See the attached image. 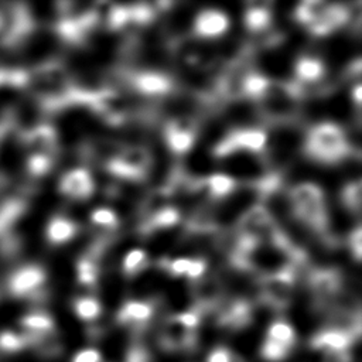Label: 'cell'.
Masks as SVG:
<instances>
[{"instance_id": "6da1fadb", "label": "cell", "mask_w": 362, "mask_h": 362, "mask_svg": "<svg viewBox=\"0 0 362 362\" xmlns=\"http://www.w3.org/2000/svg\"><path fill=\"white\" fill-rule=\"evenodd\" d=\"M287 195L291 215L310 230L325 238L328 232V208L322 188L314 182H300Z\"/></svg>"}, {"instance_id": "7a4b0ae2", "label": "cell", "mask_w": 362, "mask_h": 362, "mask_svg": "<svg viewBox=\"0 0 362 362\" xmlns=\"http://www.w3.org/2000/svg\"><path fill=\"white\" fill-rule=\"evenodd\" d=\"M305 156L324 164H337L351 153L345 130L334 122H321L308 129L304 140Z\"/></svg>"}, {"instance_id": "3957f363", "label": "cell", "mask_w": 362, "mask_h": 362, "mask_svg": "<svg viewBox=\"0 0 362 362\" xmlns=\"http://www.w3.org/2000/svg\"><path fill=\"white\" fill-rule=\"evenodd\" d=\"M296 287V266L262 274L259 279V297L269 307L283 311L293 300Z\"/></svg>"}, {"instance_id": "277c9868", "label": "cell", "mask_w": 362, "mask_h": 362, "mask_svg": "<svg viewBox=\"0 0 362 362\" xmlns=\"http://www.w3.org/2000/svg\"><path fill=\"white\" fill-rule=\"evenodd\" d=\"M153 165V156L144 146H123L120 153L103 170L129 181H143Z\"/></svg>"}, {"instance_id": "5b68a950", "label": "cell", "mask_w": 362, "mask_h": 362, "mask_svg": "<svg viewBox=\"0 0 362 362\" xmlns=\"http://www.w3.org/2000/svg\"><path fill=\"white\" fill-rule=\"evenodd\" d=\"M120 85H127L136 93L147 98H163L175 90V81L160 71H117Z\"/></svg>"}, {"instance_id": "8992f818", "label": "cell", "mask_w": 362, "mask_h": 362, "mask_svg": "<svg viewBox=\"0 0 362 362\" xmlns=\"http://www.w3.org/2000/svg\"><path fill=\"white\" fill-rule=\"evenodd\" d=\"M307 284L313 297V305L318 310H328L339 298L344 287V279L337 269H315L310 272Z\"/></svg>"}, {"instance_id": "52a82bcc", "label": "cell", "mask_w": 362, "mask_h": 362, "mask_svg": "<svg viewBox=\"0 0 362 362\" xmlns=\"http://www.w3.org/2000/svg\"><path fill=\"white\" fill-rule=\"evenodd\" d=\"M47 281L45 270L40 264L28 263L17 267L7 279V291L17 298L41 300Z\"/></svg>"}, {"instance_id": "ba28073f", "label": "cell", "mask_w": 362, "mask_h": 362, "mask_svg": "<svg viewBox=\"0 0 362 362\" xmlns=\"http://www.w3.org/2000/svg\"><path fill=\"white\" fill-rule=\"evenodd\" d=\"M267 143V134L260 127L235 129L229 132L214 148V154L218 158L230 156L236 151H249L259 154L264 150Z\"/></svg>"}, {"instance_id": "9c48e42d", "label": "cell", "mask_w": 362, "mask_h": 362, "mask_svg": "<svg viewBox=\"0 0 362 362\" xmlns=\"http://www.w3.org/2000/svg\"><path fill=\"white\" fill-rule=\"evenodd\" d=\"M158 344L167 352H194L198 337L194 329L184 327L175 315H170L160 329Z\"/></svg>"}, {"instance_id": "30bf717a", "label": "cell", "mask_w": 362, "mask_h": 362, "mask_svg": "<svg viewBox=\"0 0 362 362\" xmlns=\"http://www.w3.org/2000/svg\"><path fill=\"white\" fill-rule=\"evenodd\" d=\"M198 122L189 115L173 117L164 127V139L174 154L187 153L195 143Z\"/></svg>"}, {"instance_id": "8fae6325", "label": "cell", "mask_w": 362, "mask_h": 362, "mask_svg": "<svg viewBox=\"0 0 362 362\" xmlns=\"http://www.w3.org/2000/svg\"><path fill=\"white\" fill-rule=\"evenodd\" d=\"M21 136L25 154H42L57 158L58 134L51 124L38 123L25 130Z\"/></svg>"}, {"instance_id": "7c38bea8", "label": "cell", "mask_w": 362, "mask_h": 362, "mask_svg": "<svg viewBox=\"0 0 362 362\" xmlns=\"http://www.w3.org/2000/svg\"><path fill=\"white\" fill-rule=\"evenodd\" d=\"M216 324L229 331H239L252 322V304L245 298L223 300L216 308Z\"/></svg>"}, {"instance_id": "4fadbf2b", "label": "cell", "mask_w": 362, "mask_h": 362, "mask_svg": "<svg viewBox=\"0 0 362 362\" xmlns=\"http://www.w3.org/2000/svg\"><path fill=\"white\" fill-rule=\"evenodd\" d=\"M194 308L202 315L205 313H215L225 300V288L218 277H201L192 284Z\"/></svg>"}, {"instance_id": "5bb4252c", "label": "cell", "mask_w": 362, "mask_h": 362, "mask_svg": "<svg viewBox=\"0 0 362 362\" xmlns=\"http://www.w3.org/2000/svg\"><path fill=\"white\" fill-rule=\"evenodd\" d=\"M154 303L147 300H129L126 301L116 314V321L133 331L139 337L147 329L148 322L154 315Z\"/></svg>"}, {"instance_id": "9a60e30c", "label": "cell", "mask_w": 362, "mask_h": 362, "mask_svg": "<svg viewBox=\"0 0 362 362\" xmlns=\"http://www.w3.org/2000/svg\"><path fill=\"white\" fill-rule=\"evenodd\" d=\"M354 341L355 338L349 332L339 328L327 327L311 337L310 346L322 355H334L349 352Z\"/></svg>"}, {"instance_id": "2e32d148", "label": "cell", "mask_w": 362, "mask_h": 362, "mask_svg": "<svg viewBox=\"0 0 362 362\" xmlns=\"http://www.w3.org/2000/svg\"><path fill=\"white\" fill-rule=\"evenodd\" d=\"M58 188L71 199H86L95 191V181L86 168L76 167L62 174Z\"/></svg>"}, {"instance_id": "e0dca14e", "label": "cell", "mask_w": 362, "mask_h": 362, "mask_svg": "<svg viewBox=\"0 0 362 362\" xmlns=\"http://www.w3.org/2000/svg\"><path fill=\"white\" fill-rule=\"evenodd\" d=\"M229 24V17L223 11L205 8L197 14L192 31L201 38H216L228 31Z\"/></svg>"}, {"instance_id": "ac0fdd59", "label": "cell", "mask_w": 362, "mask_h": 362, "mask_svg": "<svg viewBox=\"0 0 362 362\" xmlns=\"http://www.w3.org/2000/svg\"><path fill=\"white\" fill-rule=\"evenodd\" d=\"M351 18V10L349 7L344 4H328V8L324 11V14L315 20L311 25L307 27V30L317 37H324L335 30L344 27Z\"/></svg>"}, {"instance_id": "d6986e66", "label": "cell", "mask_w": 362, "mask_h": 362, "mask_svg": "<svg viewBox=\"0 0 362 362\" xmlns=\"http://www.w3.org/2000/svg\"><path fill=\"white\" fill-rule=\"evenodd\" d=\"M20 325L23 328V334L27 337L28 346L40 338L55 334L54 320L51 318L49 314L44 311H33L25 314L21 318Z\"/></svg>"}, {"instance_id": "ffe728a7", "label": "cell", "mask_w": 362, "mask_h": 362, "mask_svg": "<svg viewBox=\"0 0 362 362\" xmlns=\"http://www.w3.org/2000/svg\"><path fill=\"white\" fill-rule=\"evenodd\" d=\"M325 76L324 62L311 55H303L297 58L294 65V82L298 85H317Z\"/></svg>"}, {"instance_id": "44dd1931", "label": "cell", "mask_w": 362, "mask_h": 362, "mask_svg": "<svg viewBox=\"0 0 362 362\" xmlns=\"http://www.w3.org/2000/svg\"><path fill=\"white\" fill-rule=\"evenodd\" d=\"M78 233V225L71 218L64 215L52 216L45 228L47 240L51 245H62L75 238Z\"/></svg>"}, {"instance_id": "7402d4cb", "label": "cell", "mask_w": 362, "mask_h": 362, "mask_svg": "<svg viewBox=\"0 0 362 362\" xmlns=\"http://www.w3.org/2000/svg\"><path fill=\"white\" fill-rule=\"evenodd\" d=\"M243 24L252 34L266 31L272 24V11L264 3H250L243 14Z\"/></svg>"}, {"instance_id": "603a6c76", "label": "cell", "mask_w": 362, "mask_h": 362, "mask_svg": "<svg viewBox=\"0 0 362 362\" xmlns=\"http://www.w3.org/2000/svg\"><path fill=\"white\" fill-rule=\"evenodd\" d=\"M181 219L180 211L174 206L165 205L156 212L150 214L146 216L144 222L141 223V230L143 232H154L160 229H168L175 226Z\"/></svg>"}, {"instance_id": "cb8c5ba5", "label": "cell", "mask_w": 362, "mask_h": 362, "mask_svg": "<svg viewBox=\"0 0 362 362\" xmlns=\"http://www.w3.org/2000/svg\"><path fill=\"white\" fill-rule=\"evenodd\" d=\"M270 81L267 76L256 71H249L242 81V98H247L253 102H259L266 93Z\"/></svg>"}, {"instance_id": "d4e9b609", "label": "cell", "mask_w": 362, "mask_h": 362, "mask_svg": "<svg viewBox=\"0 0 362 362\" xmlns=\"http://www.w3.org/2000/svg\"><path fill=\"white\" fill-rule=\"evenodd\" d=\"M328 4L327 1H321V0H305V1H301L297 7H296V11H294V20L304 25L305 28L308 25H311L315 20H318L324 11L328 8Z\"/></svg>"}, {"instance_id": "484cf974", "label": "cell", "mask_w": 362, "mask_h": 362, "mask_svg": "<svg viewBox=\"0 0 362 362\" xmlns=\"http://www.w3.org/2000/svg\"><path fill=\"white\" fill-rule=\"evenodd\" d=\"M202 185L206 187L212 198H226L233 194L238 182L235 178L226 174H211L209 177L202 180Z\"/></svg>"}, {"instance_id": "4316f807", "label": "cell", "mask_w": 362, "mask_h": 362, "mask_svg": "<svg viewBox=\"0 0 362 362\" xmlns=\"http://www.w3.org/2000/svg\"><path fill=\"white\" fill-rule=\"evenodd\" d=\"M266 339H270L273 342H277L283 346H287L293 351L296 345V332L291 328V325L283 320H277L270 324L267 328Z\"/></svg>"}, {"instance_id": "83f0119b", "label": "cell", "mask_w": 362, "mask_h": 362, "mask_svg": "<svg viewBox=\"0 0 362 362\" xmlns=\"http://www.w3.org/2000/svg\"><path fill=\"white\" fill-rule=\"evenodd\" d=\"M72 307H74V311L75 314L83 320V321H92V320H96L100 313H102V307H100V303L92 297V296H81V297H76L72 303Z\"/></svg>"}, {"instance_id": "f1b7e54d", "label": "cell", "mask_w": 362, "mask_h": 362, "mask_svg": "<svg viewBox=\"0 0 362 362\" xmlns=\"http://www.w3.org/2000/svg\"><path fill=\"white\" fill-rule=\"evenodd\" d=\"M55 160V157L42 154H25V170L30 177L41 178L52 170Z\"/></svg>"}, {"instance_id": "f546056e", "label": "cell", "mask_w": 362, "mask_h": 362, "mask_svg": "<svg viewBox=\"0 0 362 362\" xmlns=\"http://www.w3.org/2000/svg\"><path fill=\"white\" fill-rule=\"evenodd\" d=\"M148 263L147 253L143 249L134 247L126 253L122 260V270L126 276H134L140 273Z\"/></svg>"}, {"instance_id": "4dcf8cb0", "label": "cell", "mask_w": 362, "mask_h": 362, "mask_svg": "<svg viewBox=\"0 0 362 362\" xmlns=\"http://www.w3.org/2000/svg\"><path fill=\"white\" fill-rule=\"evenodd\" d=\"M341 201L344 206L354 215L361 212V181H352L346 184L341 191Z\"/></svg>"}, {"instance_id": "1f68e13d", "label": "cell", "mask_w": 362, "mask_h": 362, "mask_svg": "<svg viewBox=\"0 0 362 362\" xmlns=\"http://www.w3.org/2000/svg\"><path fill=\"white\" fill-rule=\"evenodd\" d=\"M28 346L27 337L23 332L4 329L0 332V351L6 354L18 352Z\"/></svg>"}, {"instance_id": "d6a6232c", "label": "cell", "mask_w": 362, "mask_h": 362, "mask_svg": "<svg viewBox=\"0 0 362 362\" xmlns=\"http://www.w3.org/2000/svg\"><path fill=\"white\" fill-rule=\"evenodd\" d=\"M290 352H291L290 348L283 346V345H280L277 342H273L270 339H264V342L262 345V349H260L262 358L267 362H281L290 355Z\"/></svg>"}, {"instance_id": "836d02e7", "label": "cell", "mask_w": 362, "mask_h": 362, "mask_svg": "<svg viewBox=\"0 0 362 362\" xmlns=\"http://www.w3.org/2000/svg\"><path fill=\"white\" fill-rule=\"evenodd\" d=\"M90 222L100 228L115 229L119 225V218L115 211L110 208H96L90 212Z\"/></svg>"}, {"instance_id": "e575fe53", "label": "cell", "mask_w": 362, "mask_h": 362, "mask_svg": "<svg viewBox=\"0 0 362 362\" xmlns=\"http://www.w3.org/2000/svg\"><path fill=\"white\" fill-rule=\"evenodd\" d=\"M189 264H191L189 257H175L173 260H163L161 262V266L170 274H173V276H185V277H187Z\"/></svg>"}, {"instance_id": "d590c367", "label": "cell", "mask_w": 362, "mask_h": 362, "mask_svg": "<svg viewBox=\"0 0 362 362\" xmlns=\"http://www.w3.org/2000/svg\"><path fill=\"white\" fill-rule=\"evenodd\" d=\"M362 230H361V226H356L351 233H349V238H348V243H349V249H351V253L354 255V259L355 262H359L361 260V250H362Z\"/></svg>"}, {"instance_id": "8d00e7d4", "label": "cell", "mask_w": 362, "mask_h": 362, "mask_svg": "<svg viewBox=\"0 0 362 362\" xmlns=\"http://www.w3.org/2000/svg\"><path fill=\"white\" fill-rule=\"evenodd\" d=\"M232 356H233V352L229 348L216 346L209 352L206 362H232Z\"/></svg>"}, {"instance_id": "74e56055", "label": "cell", "mask_w": 362, "mask_h": 362, "mask_svg": "<svg viewBox=\"0 0 362 362\" xmlns=\"http://www.w3.org/2000/svg\"><path fill=\"white\" fill-rule=\"evenodd\" d=\"M71 362H102V356L95 348H85L75 354Z\"/></svg>"}, {"instance_id": "f35d334b", "label": "cell", "mask_w": 362, "mask_h": 362, "mask_svg": "<svg viewBox=\"0 0 362 362\" xmlns=\"http://www.w3.org/2000/svg\"><path fill=\"white\" fill-rule=\"evenodd\" d=\"M352 99H354V103L356 105V107H359L361 106V100H362V88H361V83L358 82V83H355L354 86H352Z\"/></svg>"}, {"instance_id": "ab89813d", "label": "cell", "mask_w": 362, "mask_h": 362, "mask_svg": "<svg viewBox=\"0 0 362 362\" xmlns=\"http://www.w3.org/2000/svg\"><path fill=\"white\" fill-rule=\"evenodd\" d=\"M232 362H246L242 356H239V355H236V354H233V356H232Z\"/></svg>"}]
</instances>
